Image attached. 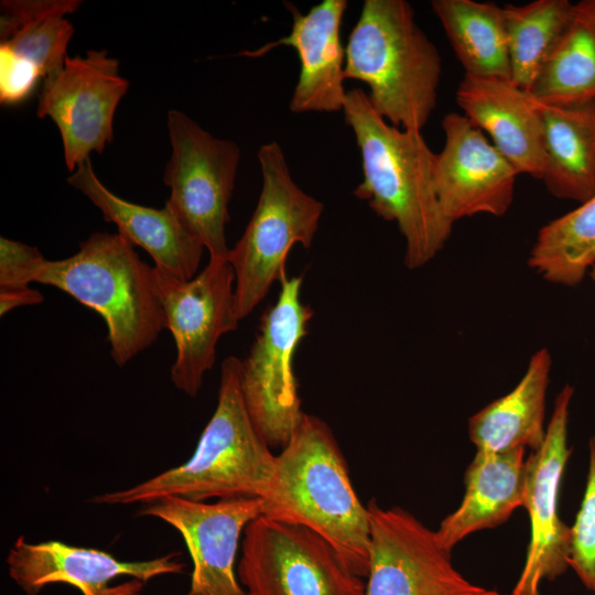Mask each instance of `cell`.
I'll return each instance as SVG.
<instances>
[{
    "label": "cell",
    "mask_w": 595,
    "mask_h": 595,
    "mask_svg": "<svg viewBox=\"0 0 595 595\" xmlns=\"http://www.w3.org/2000/svg\"><path fill=\"white\" fill-rule=\"evenodd\" d=\"M343 111L361 155L363 181L355 196L397 224L405 242L404 264L423 267L443 249L454 225L434 190L436 153L421 132L388 125L361 88L347 91Z\"/></svg>",
    "instance_id": "obj_1"
},
{
    "label": "cell",
    "mask_w": 595,
    "mask_h": 595,
    "mask_svg": "<svg viewBox=\"0 0 595 595\" xmlns=\"http://www.w3.org/2000/svg\"><path fill=\"white\" fill-rule=\"evenodd\" d=\"M260 499L263 516L311 529L354 574L367 577L369 510L358 498L339 445L322 419L303 414L275 455L274 474Z\"/></svg>",
    "instance_id": "obj_2"
},
{
    "label": "cell",
    "mask_w": 595,
    "mask_h": 595,
    "mask_svg": "<svg viewBox=\"0 0 595 595\" xmlns=\"http://www.w3.org/2000/svg\"><path fill=\"white\" fill-rule=\"evenodd\" d=\"M275 469V455L255 428L240 388V359L221 363L216 409L193 455L129 488L97 495L98 505L151 504L165 496L195 501L262 498Z\"/></svg>",
    "instance_id": "obj_3"
},
{
    "label": "cell",
    "mask_w": 595,
    "mask_h": 595,
    "mask_svg": "<svg viewBox=\"0 0 595 595\" xmlns=\"http://www.w3.org/2000/svg\"><path fill=\"white\" fill-rule=\"evenodd\" d=\"M442 58L405 0H365L345 47V79L369 87L392 126L421 132L433 113Z\"/></svg>",
    "instance_id": "obj_4"
},
{
    "label": "cell",
    "mask_w": 595,
    "mask_h": 595,
    "mask_svg": "<svg viewBox=\"0 0 595 595\" xmlns=\"http://www.w3.org/2000/svg\"><path fill=\"white\" fill-rule=\"evenodd\" d=\"M35 282L57 288L97 312L108 328L110 355L120 367L165 328L153 267L120 234H91L75 255L46 260Z\"/></svg>",
    "instance_id": "obj_5"
},
{
    "label": "cell",
    "mask_w": 595,
    "mask_h": 595,
    "mask_svg": "<svg viewBox=\"0 0 595 595\" xmlns=\"http://www.w3.org/2000/svg\"><path fill=\"white\" fill-rule=\"evenodd\" d=\"M262 187L256 209L228 261L235 271L236 310L247 317L274 282L286 277L291 248L312 245L324 205L293 181L281 147H260Z\"/></svg>",
    "instance_id": "obj_6"
},
{
    "label": "cell",
    "mask_w": 595,
    "mask_h": 595,
    "mask_svg": "<svg viewBox=\"0 0 595 595\" xmlns=\"http://www.w3.org/2000/svg\"><path fill=\"white\" fill-rule=\"evenodd\" d=\"M275 303L261 317L244 360L240 388L251 421L270 447L289 442L304 412L293 372V356L307 334L313 310L301 302V277H284Z\"/></svg>",
    "instance_id": "obj_7"
},
{
    "label": "cell",
    "mask_w": 595,
    "mask_h": 595,
    "mask_svg": "<svg viewBox=\"0 0 595 595\" xmlns=\"http://www.w3.org/2000/svg\"><path fill=\"white\" fill-rule=\"evenodd\" d=\"M167 130L172 151L163 176L170 188L165 204L208 250L209 258L228 261L226 225L239 147L212 136L178 110L169 111Z\"/></svg>",
    "instance_id": "obj_8"
},
{
    "label": "cell",
    "mask_w": 595,
    "mask_h": 595,
    "mask_svg": "<svg viewBox=\"0 0 595 595\" xmlns=\"http://www.w3.org/2000/svg\"><path fill=\"white\" fill-rule=\"evenodd\" d=\"M242 537L237 576L247 595H365L364 578L306 527L261 515Z\"/></svg>",
    "instance_id": "obj_9"
},
{
    "label": "cell",
    "mask_w": 595,
    "mask_h": 595,
    "mask_svg": "<svg viewBox=\"0 0 595 595\" xmlns=\"http://www.w3.org/2000/svg\"><path fill=\"white\" fill-rule=\"evenodd\" d=\"M153 281L165 328L175 342L171 381L196 397L206 371L216 359L219 338L237 329L235 271L227 260L212 259L191 280H181L153 267Z\"/></svg>",
    "instance_id": "obj_10"
},
{
    "label": "cell",
    "mask_w": 595,
    "mask_h": 595,
    "mask_svg": "<svg viewBox=\"0 0 595 595\" xmlns=\"http://www.w3.org/2000/svg\"><path fill=\"white\" fill-rule=\"evenodd\" d=\"M370 560L365 595H499L472 583L453 565L451 552L412 513L367 505Z\"/></svg>",
    "instance_id": "obj_11"
},
{
    "label": "cell",
    "mask_w": 595,
    "mask_h": 595,
    "mask_svg": "<svg viewBox=\"0 0 595 595\" xmlns=\"http://www.w3.org/2000/svg\"><path fill=\"white\" fill-rule=\"evenodd\" d=\"M128 88L118 60L106 50L67 55L62 69L44 79L36 115L56 125L71 172L111 142L115 112Z\"/></svg>",
    "instance_id": "obj_12"
},
{
    "label": "cell",
    "mask_w": 595,
    "mask_h": 595,
    "mask_svg": "<svg viewBox=\"0 0 595 595\" xmlns=\"http://www.w3.org/2000/svg\"><path fill=\"white\" fill-rule=\"evenodd\" d=\"M573 387L559 392L541 447L526 461L523 507L530 520V541L521 574L510 595H541L543 581H553L570 567L571 527L559 515V494L571 455L567 423Z\"/></svg>",
    "instance_id": "obj_13"
},
{
    "label": "cell",
    "mask_w": 595,
    "mask_h": 595,
    "mask_svg": "<svg viewBox=\"0 0 595 595\" xmlns=\"http://www.w3.org/2000/svg\"><path fill=\"white\" fill-rule=\"evenodd\" d=\"M180 552L145 561H121L111 553L62 541L29 542L24 536L11 545L6 563L11 580L26 594L45 586L68 584L83 595H140L151 578L183 573Z\"/></svg>",
    "instance_id": "obj_14"
},
{
    "label": "cell",
    "mask_w": 595,
    "mask_h": 595,
    "mask_svg": "<svg viewBox=\"0 0 595 595\" xmlns=\"http://www.w3.org/2000/svg\"><path fill=\"white\" fill-rule=\"evenodd\" d=\"M261 515L260 498L205 502L165 496L138 511L166 522L183 538L193 564L187 595H247L236 555L245 528Z\"/></svg>",
    "instance_id": "obj_15"
},
{
    "label": "cell",
    "mask_w": 595,
    "mask_h": 595,
    "mask_svg": "<svg viewBox=\"0 0 595 595\" xmlns=\"http://www.w3.org/2000/svg\"><path fill=\"white\" fill-rule=\"evenodd\" d=\"M441 125L444 145L435 155L433 184L445 217L454 224L482 214L504 216L513 202L517 170L463 113L448 112Z\"/></svg>",
    "instance_id": "obj_16"
},
{
    "label": "cell",
    "mask_w": 595,
    "mask_h": 595,
    "mask_svg": "<svg viewBox=\"0 0 595 595\" xmlns=\"http://www.w3.org/2000/svg\"><path fill=\"white\" fill-rule=\"evenodd\" d=\"M347 4L346 0H324L304 14L286 3L293 18L290 34L239 54L260 57L281 45L295 50L301 68L289 105L292 112L343 110L347 91L343 85L345 48L340 26Z\"/></svg>",
    "instance_id": "obj_17"
},
{
    "label": "cell",
    "mask_w": 595,
    "mask_h": 595,
    "mask_svg": "<svg viewBox=\"0 0 595 595\" xmlns=\"http://www.w3.org/2000/svg\"><path fill=\"white\" fill-rule=\"evenodd\" d=\"M463 115L491 140L518 174L540 180L544 153L539 102L510 79L464 75L455 93Z\"/></svg>",
    "instance_id": "obj_18"
},
{
    "label": "cell",
    "mask_w": 595,
    "mask_h": 595,
    "mask_svg": "<svg viewBox=\"0 0 595 595\" xmlns=\"http://www.w3.org/2000/svg\"><path fill=\"white\" fill-rule=\"evenodd\" d=\"M67 182L101 212L106 221L117 226L118 234L143 248L154 267L181 280L197 274L205 248L166 204L152 208L117 196L97 177L90 159L79 164Z\"/></svg>",
    "instance_id": "obj_19"
},
{
    "label": "cell",
    "mask_w": 595,
    "mask_h": 595,
    "mask_svg": "<svg viewBox=\"0 0 595 595\" xmlns=\"http://www.w3.org/2000/svg\"><path fill=\"white\" fill-rule=\"evenodd\" d=\"M526 450L501 453L478 452L465 472L463 499L435 530L447 551L469 534L502 524L523 507L526 495Z\"/></svg>",
    "instance_id": "obj_20"
},
{
    "label": "cell",
    "mask_w": 595,
    "mask_h": 595,
    "mask_svg": "<svg viewBox=\"0 0 595 595\" xmlns=\"http://www.w3.org/2000/svg\"><path fill=\"white\" fill-rule=\"evenodd\" d=\"M551 365L549 350H537L517 386L469 418L468 435L476 451L534 452L541 447L548 425L544 418Z\"/></svg>",
    "instance_id": "obj_21"
},
{
    "label": "cell",
    "mask_w": 595,
    "mask_h": 595,
    "mask_svg": "<svg viewBox=\"0 0 595 595\" xmlns=\"http://www.w3.org/2000/svg\"><path fill=\"white\" fill-rule=\"evenodd\" d=\"M544 153L541 181L560 199L595 195V99L573 105L539 102Z\"/></svg>",
    "instance_id": "obj_22"
},
{
    "label": "cell",
    "mask_w": 595,
    "mask_h": 595,
    "mask_svg": "<svg viewBox=\"0 0 595 595\" xmlns=\"http://www.w3.org/2000/svg\"><path fill=\"white\" fill-rule=\"evenodd\" d=\"M464 75L511 80L502 7L474 0H433Z\"/></svg>",
    "instance_id": "obj_23"
},
{
    "label": "cell",
    "mask_w": 595,
    "mask_h": 595,
    "mask_svg": "<svg viewBox=\"0 0 595 595\" xmlns=\"http://www.w3.org/2000/svg\"><path fill=\"white\" fill-rule=\"evenodd\" d=\"M528 93L542 105L595 99V0L573 3L559 41Z\"/></svg>",
    "instance_id": "obj_24"
},
{
    "label": "cell",
    "mask_w": 595,
    "mask_h": 595,
    "mask_svg": "<svg viewBox=\"0 0 595 595\" xmlns=\"http://www.w3.org/2000/svg\"><path fill=\"white\" fill-rule=\"evenodd\" d=\"M528 264L553 284L583 281L595 264V195L539 229Z\"/></svg>",
    "instance_id": "obj_25"
},
{
    "label": "cell",
    "mask_w": 595,
    "mask_h": 595,
    "mask_svg": "<svg viewBox=\"0 0 595 595\" xmlns=\"http://www.w3.org/2000/svg\"><path fill=\"white\" fill-rule=\"evenodd\" d=\"M569 0H534L502 7L511 82L529 91L571 14Z\"/></svg>",
    "instance_id": "obj_26"
},
{
    "label": "cell",
    "mask_w": 595,
    "mask_h": 595,
    "mask_svg": "<svg viewBox=\"0 0 595 595\" xmlns=\"http://www.w3.org/2000/svg\"><path fill=\"white\" fill-rule=\"evenodd\" d=\"M73 34L74 26L65 15L51 14L23 25L1 44L34 63L45 79L62 69Z\"/></svg>",
    "instance_id": "obj_27"
},
{
    "label": "cell",
    "mask_w": 595,
    "mask_h": 595,
    "mask_svg": "<svg viewBox=\"0 0 595 595\" xmlns=\"http://www.w3.org/2000/svg\"><path fill=\"white\" fill-rule=\"evenodd\" d=\"M570 567L595 593V435L588 441V473L584 496L571 527Z\"/></svg>",
    "instance_id": "obj_28"
},
{
    "label": "cell",
    "mask_w": 595,
    "mask_h": 595,
    "mask_svg": "<svg viewBox=\"0 0 595 595\" xmlns=\"http://www.w3.org/2000/svg\"><path fill=\"white\" fill-rule=\"evenodd\" d=\"M46 259L33 246L0 238V289L28 288L35 282Z\"/></svg>",
    "instance_id": "obj_29"
},
{
    "label": "cell",
    "mask_w": 595,
    "mask_h": 595,
    "mask_svg": "<svg viewBox=\"0 0 595 595\" xmlns=\"http://www.w3.org/2000/svg\"><path fill=\"white\" fill-rule=\"evenodd\" d=\"M41 69L30 60L0 44V101L15 105L25 100L34 90Z\"/></svg>",
    "instance_id": "obj_30"
},
{
    "label": "cell",
    "mask_w": 595,
    "mask_h": 595,
    "mask_svg": "<svg viewBox=\"0 0 595 595\" xmlns=\"http://www.w3.org/2000/svg\"><path fill=\"white\" fill-rule=\"evenodd\" d=\"M79 0H4L0 6V40L8 41L23 25L51 14L75 12Z\"/></svg>",
    "instance_id": "obj_31"
},
{
    "label": "cell",
    "mask_w": 595,
    "mask_h": 595,
    "mask_svg": "<svg viewBox=\"0 0 595 595\" xmlns=\"http://www.w3.org/2000/svg\"><path fill=\"white\" fill-rule=\"evenodd\" d=\"M43 300V294L30 286L0 289V315L3 316L20 306L39 304Z\"/></svg>",
    "instance_id": "obj_32"
},
{
    "label": "cell",
    "mask_w": 595,
    "mask_h": 595,
    "mask_svg": "<svg viewBox=\"0 0 595 595\" xmlns=\"http://www.w3.org/2000/svg\"><path fill=\"white\" fill-rule=\"evenodd\" d=\"M589 275H591L592 280H593L594 283H595V264H594L593 268L591 269Z\"/></svg>",
    "instance_id": "obj_33"
}]
</instances>
